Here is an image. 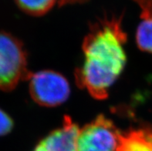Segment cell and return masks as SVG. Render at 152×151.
<instances>
[{
  "label": "cell",
  "mask_w": 152,
  "mask_h": 151,
  "mask_svg": "<svg viewBox=\"0 0 152 151\" xmlns=\"http://www.w3.org/2000/svg\"><path fill=\"white\" fill-rule=\"evenodd\" d=\"M80 128L68 116L61 127L53 130L39 142L33 151H77Z\"/></svg>",
  "instance_id": "5"
},
{
  "label": "cell",
  "mask_w": 152,
  "mask_h": 151,
  "mask_svg": "<svg viewBox=\"0 0 152 151\" xmlns=\"http://www.w3.org/2000/svg\"><path fill=\"white\" fill-rule=\"evenodd\" d=\"M141 9L142 20H152V0H132Z\"/></svg>",
  "instance_id": "9"
},
{
  "label": "cell",
  "mask_w": 152,
  "mask_h": 151,
  "mask_svg": "<svg viewBox=\"0 0 152 151\" xmlns=\"http://www.w3.org/2000/svg\"><path fill=\"white\" fill-rule=\"evenodd\" d=\"M87 0H60V5H65V4H73V3H80L84 2Z\"/></svg>",
  "instance_id": "11"
},
{
  "label": "cell",
  "mask_w": 152,
  "mask_h": 151,
  "mask_svg": "<svg viewBox=\"0 0 152 151\" xmlns=\"http://www.w3.org/2000/svg\"><path fill=\"white\" fill-rule=\"evenodd\" d=\"M13 127V121L11 117L0 109V136L9 133Z\"/></svg>",
  "instance_id": "10"
},
{
  "label": "cell",
  "mask_w": 152,
  "mask_h": 151,
  "mask_svg": "<svg viewBox=\"0 0 152 151\" xmlns=\"http://www.w3.org/2000/svg\"><path fill=\"white\" fill-rule=\"evenodd\" d=\"M137 46L142 51L152 53V20H142L136 33Z\"/></svg>",
  "instance_id": "8"
},
{
  "label": "cell",
  "mask_w": 152,
  "mask_h": 151,
  "mask_svg": "<svg viewBox=\"0 0 152 151\" xmlns=\"http://www.w3.org/2000/svg\"><path fill=\"white\" fill-rule=\"evenodd\" d=\"M30 74L23 43L10 33L0 32V90H13Z\"/></svg>",
  "instance_id": "2"
},
{
  "label": "cell",
  "mask_w": 152,
  "mask_h": 151,
  "mask_svg": "<svg viewBox=\"0 0 152 151\" xmlns=\"http://www.w3.org/2000/svg\"><path fill=\"white\" fill-rule=\"evenodd\" d=\"M119 129L104 115L80 129L77 151H116Z\"/></svg>",
  "instance_id": "4"
},
{
  "label": "cell",
  "mask_w": 152,
  "mask_h": 151,
  "mask_svg": "<svg viewBox=\"0 0 152 151\" xmlns=\"http://www.w3.org/2000/svg\"><path fill=\"white\" fill-rule=\"evenodd\" d=\"M127 35L122 16L104 17L91 26L83 42L84 60L76 70L77 85L92 97L104 100L126 63Z\"/></svg>",
  "instance_id": "1"
},
{
  "label": "cell",
  "mask_w": 152,
  "mask_h": 151,
  "mask_svg": "<svg viewBox=\"0 0 152 151\" xmlns=\"http://www.w3.org/2000/svg\"><path fill=\"white\" fill-rule=\"evenodd\" d=\"M116 151H152V125L141 124L118 133Z\"/></svg>",
  "instance_id": "6"
},
{
  "label": "cell",
  "mask_w": 152,
  "mask_h": 151,
  "mask_svg": "<svg viewBox=\"0 0 152 151\" xmlns=\"http://www.w3.org/2000/svg\"><path fill=\"white\" fill-rule=\"evenodd\" d=\"M29 93L39 105L53 107L64 103L70 93L69 84L60 73L52 70H42L31 73Z\"/></svg>",
  "instance_id": "3"
},
{
  "label": "cell",
  "mask_w": 152,
  "mask_h": 151,
  "mask_svg": "<svg viewBox=\"0 0 152 151\" xmlns=\"http://www.w3.org/2000/svg\"><path fill=\"white\" fill-rule=\"evenodd\" d=\"M23 12L34 16H40L50 11L56 0H15Z\"/></svg>",
  "instance_id": "7"
}]
</instances>
